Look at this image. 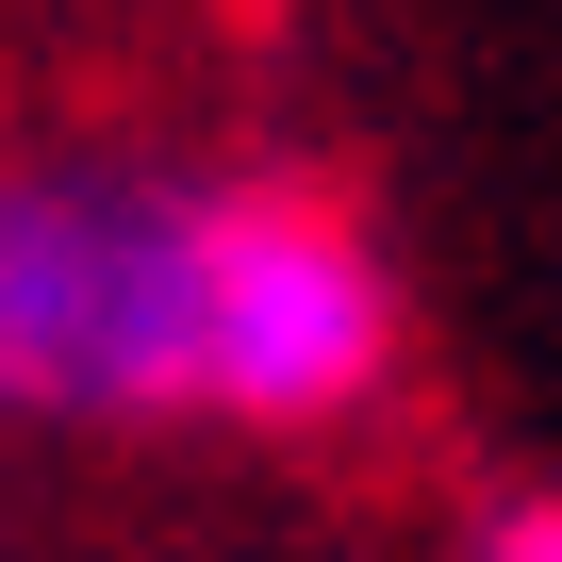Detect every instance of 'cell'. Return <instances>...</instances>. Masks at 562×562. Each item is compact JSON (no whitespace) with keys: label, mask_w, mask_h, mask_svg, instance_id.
I'll use <instances>...</instances> for the list:
<instances>
[{"label":"cell","mask_w":562,"mask_h":562,"mask_svg":"<svg viewBox=\"0 0 562 562\" xmlns=\"http://www.w3.org/2000/svg\"><path fill=\"white\" fill-rule=\"evenodd\" d=\"M0 430H215V182L0 166Z\"/></svg>","instance_id":"cell-1"},{"label":"cell","mask_w":562,"mask_h":562,"mask_svg":"<svg viewBox=\"0 0 562 562\" xmlns=\"http://www.w3.org/2000/svg\"><path fill=\"white\" fill-rule=\"evenodd\" d=\"M480 562H562V480H513V496H480V529H463Z\"/></svg>","instance_id":"cell-3"},{"label":"cell","mask_w":562,"mask_h":562,"mask_svg":"<svg viewBox=\"0 0 562 562\" xmlns=\"http://www.w3.org/2000/svg\"><path fill=\"white\" fill-rule=\"evenodd\" d=\"M397 381V281L315 182H215V430H348Z\"/></svg>","instance_id":"cell-2"}]
</instances>
